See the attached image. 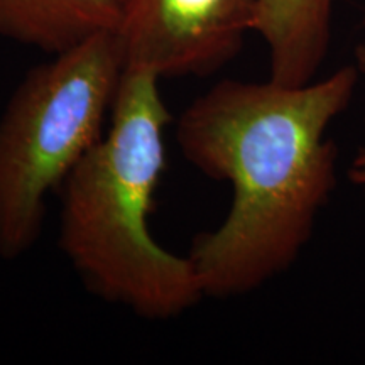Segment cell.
<instances>
[{
    "mask_svg": "<svg viewBox=\"0 0 365 365\" xmlns=\"http://www.w3.org/2000/svg\"><path fill=\"white\" fill-rule=\"evenodd\" d=\"M355 66L360 75H365V41L355 48ZM349 180L357 186H365V145L355 154L349 171H346Z\"/></svg>",
    "mask_w": 365,
    "mask_h": 365,
    "instance_id": "obj_7",
    "label": "cell"
},
{
    "mask_svg": "<svg viewBox=\"0 0 365 365\" xmlns=\"http://www.w3.org/2000/svg\"><path fill=\"white\" fill-rule=\"evenodd\" d=\"M359 75L349 65L299 86L222 80L182 110V158L232 186L225 220L188 252L205 296L247 294L298 259L336 186L339 149L327 130L352 103Z\"/></svg>",
    "mask_w": 365,
    "mask_h": 365,
    "instance_id": "obj_1",
    "label": "cell"
},
{
    "mask_svg": "<svg viewBox=\"0 0 365 365\" xmlns=\"http://www.w3.org/2000/svg\"><path fill=\"white\" fill-rule=\"evenodd\" d=\"M254 24L255 0H120L115 34L125 68L181 78L230 63Z\"/></svg>",
    "mask_w": 365,
    "mask_h": 365,
    "instance_id": "obj_4",
    "label": "cell"
},
{
    "mask_svg": "<svg viewBox=\"0 0 365 365\" xmlns=\"http://www.w3.org/2000/svg\"><path fill=\"white\" fill-rule=\"evenodd\" d=\"M125 63L115 31H103L34 66L0 115V257L39 240L46 198L107 130Z\"/></svg>",
    "mask_w": 365,
    "mask_h": 365,
    "instance_id": "obj_3",
    "label": "cell"
},
{
    "mask_svg": "<svg viewBox=\"0 0 365 365\" xmlns=\"http://www.w3.org/2000/svg\"><path fill=\"white\" fill-rule=\"evenodd\" d=\"M335 0H255L254 33L269 53V78L299 86L313 81L331 38Z\"/></svg>",
    "mask_w": 365,
    "mask_h": 365,
    "instance_id": "obj_5",
    "label": "cell"
},
{
    "mask_svg": "<svg viewBox=\"0 0 365 365\" xmlns=\"http://www.w3.org/2000/svg\"><path fill=\"white\" fill-rule=\"evenodd\" d=\"M364 22H365V17H364Z\"/></svg>",
    "mask_w": 365,
    "mask_h": 365,
    "instance_id": "obj_8",
    "label": "cell"
},
{
    "mask_svg": "<svg viewBox=\"0 0 365 365\" xmlns=\"http://www.w3.org/2000/svg\"><path fill=\"white\" fill-rule=\"evenodd\" d=\"M159 80L125 68L107 130L58 191L59 249L86 289L150 322L205 298L188 255L161 247L149 230L173 120Z\"/></svg>",
    "mask_w": 365,
    "mask_h": 365,
    "instance_id": "obj_2",
    "label": "cell"
},
{
    "mask_svg": "<svg viewBox=\"0 0 365 365\" xmlns=\"http://www.w3.org/2000/svg\"><path fill=\"white\" fill-rule=\"evenodd\" d=\"M120 0H0V36L56 54L115 31Z\"/></svg>",
    "mask_w": 365,
    "mask_h": 365,
    "instance_id": "obj_6",
    "label": "cell"
}]
</instances>
